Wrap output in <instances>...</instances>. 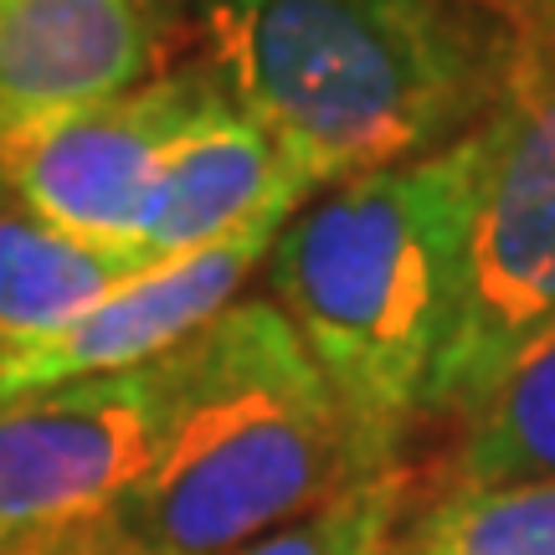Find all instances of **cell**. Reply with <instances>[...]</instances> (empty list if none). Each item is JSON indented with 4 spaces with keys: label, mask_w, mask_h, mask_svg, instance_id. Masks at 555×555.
Wrapping results in <instances>:
<instances>
[{
    "label": "cell",
    "mask_w": 555,
    "mask_h": 555,
    "mask_svg": "<svg viewBox=\"0 0 555 555\" xmlns=\"http://www.w3.org/2000/svg\"><path fill=\"white\" fill-rule=\"evenodd\" d=\"M478 134V129H474ZM474 134L298 206L268 247V298L335 397L360 478L401 468L453 330Z\"/></svg>",
    "instance_id": "obj_2"
},
{
    "label": "cell",
    "mask_w": 555,
    "mask_h": 555,
    "mask_svg": "<svg viewBox=\"0 0 555 555\" xmlns=\"http://www.w3.org/2000/svg\"><path fill=\"white\" fill-rule=\"evenodd\" d=\"M191 345L170 356L31 391H0V551L99 515L170 433Z\"/></svg>",
    "instance_id": "obj_5"
},
{
    "label": "cell",
    "mask_w": 555,
    "mask_h": 555,
    "mask_svg": "<svg viewBox=\"0 0 555 555\" xmlns=\"http://www.w3.org/2000/svg\"><path fill=\"white\" fill-rule=\"evenodd\" d=\"M150 268L155 262L134 247L73 237L0 191V360L73 324Z\"/></svg>",
    "instance_id": "obj_10"
},
{
    "label": "cell",
    "mask_w": 555,
    "mask_h": 555,
    "mask_svg": "<svg viewBox=\"0 0 555 555\" xmlns=\"http://www.w3.org/2000/svg\"><path fill=\"white\" fill-rule=\"evenodd\" d=\"M391 555H555V478L433 494L416 483Z\"/></svg>",
    "instance_id": "obj_12"
},
{
    "label": "cell",
    "mask_w": 555,
    "mask_h": 555,
    "mask_svg": "<svg viewBox=\"0 0 555 555\" xmlns=\"http://www.w3.org/2000/svg\"><path fill=\"white\" fill-rule=\"evenodd\" d=\"M448 427L453 448L437 468V489L555 478V324H545Z\"/></svg>",
    "instance_id": "obj_11"
},
{
    "label": "cell",
    "mask_w": 555,
    "mask_h": 555,
    "mask_svg": "<svg viewBox=\"0 0 555 555\" xmlns=\"http://www.w3.org/2000/svg\"><path fill=\"white\" fill-rule=\"evenodd\" d=\"M217 93L201 67H176L108 103L5 134L0 191L73 237L134 247V221L159 159Z\"/></svg>",
    "instance_id": "obj_6"
},
{
    "label": "cell",
    "mask_w": 555,
    "mask_h": 555,
    "mask_svg": "<svg viewBox=\"0 0 555 555\" xmlns=\"http://www.w3.org/2000/svg\"><path fill=\"white\" fill-rule=\"evenodd\" d=\"M314 196L294 159L232 103L211 99L165 150L134 221V247L150 262L191 258L268 221H288Z\"/></svg>",
    "instance_id": "obj_8"
},
{
    "label": "cell",
    "mask_w": 555,
    "mask_h": 555,
    "mask_svg": "<svg viewBox=\"0 0 555 555\" xmlns=\"http://www.w3.org/2000/svg\"><path fill=\"white\" fill-rule=\"evenodd\" d=\"M545 324H555V62H519L509 99L474 134L453 330L422 422H457Z\"/></svg>",
    "instance_id": "obj_4"
},
{
    "label": "cell",
    "mask_w": 555,
    "mask_h": 555,
    "mask_svg": "<svg viewBox=\"0 0 555 555\" xmlns=\"http://www.w3.org/2000/svg\"><path fill=\"white\" fill-rule=\"evenodd\" d=\"M150 11H155V21L159 26H170V21L180 16V11H196V0H144Z\"/></svg>",
    "instance_id": "obj_14"
},
{
    "label": "cell",
    "mask_w": 555,
    "mask_h": 555,
    "mask_svg": "<svg viewBox=\"0 0 555 555\" xmlns=\"http://www.w3.org/2000/svg\"><path fill=\"white\" fill-rule=\"evenodd\" d=\"M335 397L268 294L191 339V376L150 468L99 515L0 555H242L356 483Z\"/></svg>",
    "instance_id": "obj_3"
},
{
    "label": "cell",
    "mask_w": 555,
    "mask_h": 555,
    "mask_svg": "<svg viewBox=\"0 0 555 555\" xmlns=\"http://www.w3.org/2000/svg\"><path fill=\"white\" fill-rule=\"evenodd\" d=\"M159 37L144 0H0V139L155 78Z\"/></svg>",
    "instance_id": "obj_9"
},
{
    "label": "cell",
    "mask_w": 555,
    "mask_h": 555,
    "mask_svg": "<svg viewBox=\"0 0 555 555\" xmlns=\"http://www.w3.org/2000/svg\"><path fill=\"white\" fill-rule=\"evenodd\" d=\"M196 67L309 191L453 150L519 78L483 0H196Z\"/></svg>",
    "instance_id": "obj_1"
},
{
    "label": "cell",
    "mask_w": 555,
    "mask_h": 555,
    "mask_svg": "<svg viewBox=\"0 0 555 555\" xmlns=\"http://www.w3.org/2000/svg\"><path fill=\"white\" fill-rule=\"evenodd\" d=\"M278 227L283 221H268V227H253L221 247L155 262L150 273L129 278L124 288L99 298L73 324L11 350L0 360V391L114 376V371H134V365H150V360L191 345L211 319L237 304L242 283L268 258Z\"/></svg>",
    "instance_id": "obj_7"
},
{
    "label": "cell",
    "mask_w": 555,
    "mask_h": 555,
    "mask_svg": "<svg viewBox=\"0 0 555 555\" xmlns=\"http://www.w3.org/2000/svg\"><path fill=\"white\" fill-rule=\"evenodd\" d=\"M416 483L422 478L406 463L356 478L324 504H314L309 515L278 525L273 535H262L242 555H391V540H397L406 504L416 499Z\"/></svg>",
    "instance_id": "obj_13"
},
{
    "label": "cell",
    "mask_w": 555,
    "mask_h": 555,
    "mask_svg": "<svg viewBox=\"0 0 555 555\" xmlns=\"http://www.w3.org/2000/svg\"><path fill=\"white\" fill-rule=\"evenodd\" d=\"M551 62H555V57H551ZM530 67H540V62H530Z\"/></svg>",
    "instance_id": "obj_15"
}]
</instances>
